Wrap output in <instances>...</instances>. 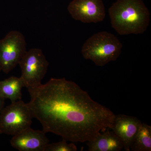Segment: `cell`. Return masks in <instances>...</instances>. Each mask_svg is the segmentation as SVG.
<instances>
[{"mask_svg": "<svg viewBox=\"0 0 151 151\" xmlns=\"http://www.w3.org/2000/svg\"><path fill=\"white\" fill-rule=\"evenodd\" d=\"M77 147L73 142L68 144L64 139L58 142L49 144L45 151H76Z\"/></svg>", "mask_w": 151, "mask_h": 151, "instance_id": "cell-13", "label": "cell"}, {"mask_svg": "<svg viewBox=\"0 0 151 151\" xmlns=\"http://www.w3.org/2000/svg\"><path fill=\"white\" fill-rule=\"evenodd\" d=\"M67 9L73 19L83 23H96L105 18L103 0H73Z\"/></svg>", "mask_w": 151, "mask_h": 151, "instance_id": "cell-7", "label": "cell"}, {"mask_svg": "<svg viewBox=\"0 0 151 151\" xmlns=\"http://www.w3.org/2000/svg\"><path fill=\"white\" fill-rule=\"evenodd\" d=\"M24 84L20 77L11 76L0 81V95L4 99L11 100L12 103L21 100L22 90Z\"/></svg>", "mask_w": 151, "mask_h": 151, "instance_id": "cell-11", "label": "cell"}, {"mask_svg": "<svg viewBox=\"0 0 151 151\" xmlns=\"http://www.w3.org/2000/svg\"><path fill=\"white\" fill-rule=\"evenodd\" d=\"M142 124L139 119L134 116L124 114L115 115L109 129L113 130L122 141L124 150L130 151L132 142Z\"/></svg>", "mask_w": 151, "mask_h": 151, "instance_id": "cell-8", "label": "cell"}, {"mask_svg": "<svg viewBox=\"0 0 151 151\" xmlns=\"http://www.w3.org/2000/svg\"><path fill=\"white\" fill-rule=\"evenodd\" d=\"M112 27L120 35L141 34L150 22L143 0H117L108 9Z\"/></svg>", "mask_w": 151, "mask_h": 151, "instance_id": "cell-2", "label": "cell"}, {"mask_svg": "<svg viewBox=\"0 0 151 151\" xmlns=\"http://www.w3.org/2000/svg\"><path fill=\"white\" fill-rule=\"evenodd\" d=\"M0 115V134L14 136L31 127L33 118L27 103L20 100L3 109Z\"/></svg>", "mask_w": 151, "mask_h": 151, "instance_id": "cell-4", "label": "cell"}, {"mask_svg": "<svg viewBox=\"0 0 151 151\" xmlns=\"http://www.w3.org/2000/svg\"><path fill=\"white\" fill-rule=\"evenodd\" d=\"M27 90L30 97L27 105L43 131L71 142L90 140L109 129L115 117L109 108L65 78H51L46 84Z\"/></svg>", "mask_w": 151, "mask_h": 151, "instance_id": "cell-1", "label": "cell"}, {"mask_svg": "<svg viewBox=\"0 0 151 151\" xmlns=\"http://www.w3.org/2000/svg\"><path fill=\"white\" fill-rule=\"evenodd\" d=\"M46 133L31 127L13 136L10 141L14 148L20 151H45L49 143Z\"/></svg>", "mask_w": 151, "mask_h": 151, "instance_id": "cell-9", "label": "cell"}, {"mask_svg": "<svg viewBox=\"0 0 151 151\" xmlns=\"http://www.w3.org/2000/svg\"><path fill=\"white\" fill-rule=\"evenodd\" d=\"M1 68L0 67V71H1Z\"/></svg>", "mask_w": 151, "mask_h": 151, "instance_id": "cell-15", "label": "cell"}, {"mask_svg": "<svg viewBox=\"0 0 151 151\" xmlns=\"http://www.w3.org/2000/svg\"><path fill=\"white\" fill-rule=\"evenodd\" d=\"M87 145L89 151H120L124 148L121 140L109 129L104 133H98L87 142Z\"/></svg>", "mask_w": 151, "mask_h": 151, "instance_id": "cell-10", "label": "cell"}, {"mask_svg": "<svg viewBox=\"0 0 151 151\" xmlns=\"http://www.w3.org/2000/svg\"><path fill=\"white\" fill-rule=\"evenodd\" d=\"M133 151H151V127L142 123L130 147Z\"/></svg>", "mask_w": 151, "mask_h": 151, "instance_id": "cell-12", "label": "cell"}, {"mask_svg": "<svg viewBox=\"0 0 151 151\" xmlns=\"http://www.w3.org/2000/svg\"><path fill=\"white\" fill-rule=\"evenodd\" d=\"M26 41L23 35L11 31L0 40V67L9 73L15 68L27 52Z\"/></svg>", "mask_w": 151, "mask_h": 151, "instance_id": "cell-6", "label": "cell"}, {"mask_svg": "<svg viewBox=\"0 0 151 151\" xmlns=\"http://www.w3.org/2000/svg\"><path fill=\"white\" fill-rule=\"evenodd\" d=\"M19 65L24 87L34 88L41 84L47 72L49 63L40 49L33 48L27 51Z\"/></svg>", "mask_w": 151, "mask_h": 151, "instance_id": "cell-5", "label": "cell"}, {"mask_svg": "<svg viewBox=\"0 0 151 151\" xmlns=\"http://www.w3.org/2000/svg\"><path fill=\"white\" fill-rule=\"evenodd\" d=\"M122 47V43L113 34L100 32L86 40L81 53L85 59L92 60L97 66H103L118 59Z\"/></svg>", "mask_w": 151, "mask_h": 151, "instance_id": "cell-3", "label": "cell"}, {"mask_svg": "<svg viewBox=\"0 0 151 151\" xmlns=\"http://www.w3.org/2000/svg\"><path fill=\"white\" fill-rule=\"evenodd\" d=\"M4 100L5 99L0 95V111L2 110L4 107Z\"/></svg>", "mask_w": 151, "mask_h": 151, "instance_id": "cell-14", "label": "cell"}]
</instances>
